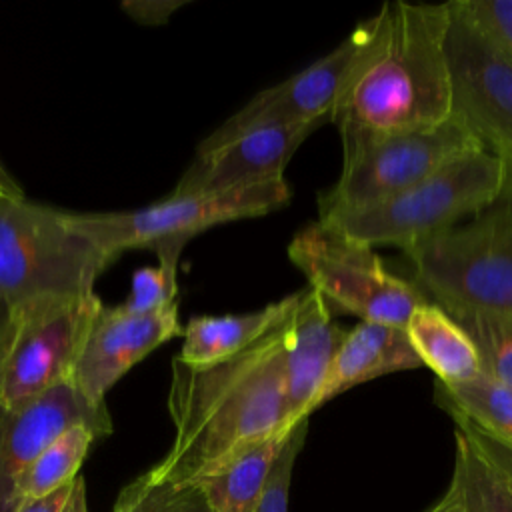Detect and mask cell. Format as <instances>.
Here are the masks:
<instances>
[{"instance_id": "1", "label": "cell", "mask_w": 512, "mask_h": 512, "mask_svg": "<svg viewBox=\"0 0 512 512\" xmlns=\"http://www.w3.org/2000/svg\"><path fill=\"white\" fill-rule=\"evenodd\" d=\"M294 314V312H292ZM292 314L236 356L190 366L172 360L168 414L174 438L146 474L154 482H194L254 448L286 424L284 356Z\"/></svg>"}, {"instance_id": "2", "label": "cell", "mask_w": 512, "mask_h": 512, "mask_svg": "<svg viewBox=\"0 0 512 512\" xmlns=\"http://www.w3.org/2000/svg\"><path fill=\"white\" fill-rule=\"evenodd\" d=\"M450 6L384 2L360 22L330 122L346 132H406L452 116L446 60Z\"/></svg>"}, {"instance_id": "3", "label": "cell", "mask_w": 512, "mask_h": 512, "mask_svg": "<svg viewBox=\"0 0 512 512\" xmlns=\"http://www.w3.org/2000/svg\"><path fill=\"white\" fill-rule=\"evenodd\" d=\"M114 260L70 212L26 196H0V308L6 314L48 298L92 294Z\"/></svg>"}, {"instance_id": "4", "label": "cell", "mask_w": 512, "mask_h": 512, "mask_svg": "<svg viewBox=\"0 0 512 512\" xmlns=\"http://www.w3.org/2000/svg\"><path fill=\"white\" fill-rule=\"evenodd\" d=\"M500 194L502 166L498 158L476 150L374 206L318 220L372 248L396 246L408 252L454 228L460 218L484 212L500 200Z\"/></svg>"}, {"instance_id": "5", "label": "cell", "mask_w": 512, "mask_h": 512, "mask_svg": "<svg viewBox=\"0 0 512 512\" xmlns=\"http://www.w3.org/2000/svg\"><path fill=\"white\" fill-rule=\"evenodd\" d=\"M414 284L446 314L512 318V200L404 252Z\"/></svg>"}, {"instance_id": "6", "label": "cell", "mask_w": 512, "mask_h": 512, "mask_svg": "<svg viewBox=\"0 0 512 512\" xmlns=\"http://www.w3.org/2000/svg\"><path fill=\"white\" fill-rule=\"evenodd\" d=\"M340 142L342 170L336 182L318 194V218L374 206L448 162L484 150L456 114L426 130L346 132Z\"/></svg>"}, {"instance_id": "7", "label": "cell", "mask_w": 512, "mask_h": 512, "mask_svg": "<svg viewBox=\"0 0 512 512\" xmlns=\"http://www.w3.org/2000/svg\"><path fill=\"white\" fill-rule=\"evenodd\" d=\"M290 196L288 182L276 180L218 194H170L136 210L70 212V220L116 258L130 248H150L160 264L178 268L186 242L196 234L280 210Z\"/></svg>"}, {"instance_id": "8", "label": "cell", "mask_w": 512, "mask_h": 512, "mask_svg": "<svg viewBox=\"0 0 512 512\" xmlns=\"http://www.w3.org/2000/svg\"><path fill=\"white\" fill-rule=\"evenodd\" d=\"M288 258L330 308L366 322L406 326L410 314L428 302L414 282L392 274L372 246L324 220L294 234Z\"/></svg>"}, {"instance_id": "9", "label": "cell", "mask_w": 512, "mask_h": 512, "mask_svg": "<svg viewBox=\"0 0 512 512\" xmlns=\"http://www.w3.org/2000/svg\"><path fill=\"white\" fill-rule=\"evenodd\" d=\"M102 304L92 292L40 300L8 314L0 346V402L18 408L72 380Z\"/></svg>"}, {"instance_id": "10", "label": "cell", "mask_w": 512, "mask_h": 512, "mask_svg": "<svg viewBox=\"0 0 512 512\" xmlns=\"http://www.w3.org/2000/svg\"><path fill=\"white\" fill-rule=\"evenodd\" d=\"M446 60L452 86V114L476 136L502 166V194L512 200V60L484 38L470 20L448 2Z\"/></svg>"}, {"instance_id": "11", "label": "cell", "mask_w": 512, "mask_h": 512, "mask_svg": "<svg viewBox=\"0 0 512 512\" xmlns=\"http://www.w3.org/2000/svg\"><path fill=\"white\" fill-rule=\"evenodd\" d=\"M78 424L92 428L98 440L114 430L106 404L86 400L72 380L18 408L0 402V512H16L22 504L14 492L16 478L60 434Z\"/></svg>"}, {"instance_id": "12", "label": "cell", "mask_w": 512, "mask_h": 512, "mask_svg": "<svg viewBox=\"0 0 512 512\" xmlns=\"http://www.w3.org/2000/svg\"><path fill=\"white\" fill-rule=\"evenodd\" d=\"M328 120L264 126L218 144H198L172 194H218L284 180L300 144Z\"/></svg>"}, {"instance_id": "13", "label": "cell", "mask_w": 512, "mask_h": 512, "mask_svg": "<svg viewBox=\"0 0 512 512\" xmlns=\"http://www.w3.org/2000/svg\"><path fill=\"white\" fill-rule=\"evenodd\" d=\"M182 334L178 302L148 314L122 304H102L76 362L72 384L92 404H106V392L160 344Z\"/></svg>"}, {"instance_id": "14", "label": "cell", "mask_w": 512, "mask_h": 512, "mask_svg": "<svg viewBox=\"0 0 512 512\" xmlns=\"http://www.w3.org/2000/svg\"><path fill=\"white\" fill-rule=\"evenodd\" d=\"M352 38L348 36L334 50L308 64L290 78L258 92L238 112L228 116L200 144H218L248 130L280 124H302L328 120L336 102L342 76L352 56Z\"/></svg>"}, {"instance_id": "15", "label": "cell", "mask_w": 512, "mask_h": 512, "mask_svg": "<svg viewBox=\"0 0 512 512\" xmlns=\"http://www.w3.org/2000/svg\"><path fill=\"white\" fill-rule=\"evenodd\" d=\"M346 330L334 322L332 308L310 286L290 318L284 356V408L286 424L296 426L318 408L328 370Z\"/></svg>"}, {"instance_id": "16", "label": "cell", "mask_w": 512, "mask_h": 512, "mask_svg": "<svg viewBox=\"0 0 512 512\" xmlns=\"http://www.w3.org/2000/svg\"><path fill=\"white\" fill-rule=\"evenodd\" d=\"M420 366L422 362L404 326L360 320L354 328L346 330L338 346L318 398V408L358 384Z\"/></svg>"}, {"instance_id": "17", "label": "cell", "mask_w": 512, "mask_h": 512, "mask_svg": "<svg viewBox=\"0 0 512 512\" xmlns=\"http://www.w3.org/2000/svg\"><path fill=\"white\" fill-rule=\"evenodd\" d=\"M298 300L300 290L244 314L194 316L182 328V348L176 358L190 366H208L228 360L286 320Z\"/></svg>"}, {"instance_id": "18", "label": "cell", "mask_w": 512, "mask_h": 512, "mask_svg": "<svg viewBox=\"0 0 512 512\" xmlns=\"http://www.w3.org/2000/svg\"><path fill=\"white\" fill-rule=\"evenodd\" d=\"M404 328L422 366H428L436 380L452 384L482 372L476 344L438 304H420Z\"/></svg>"}, {"instance_id": "19", "label": "cell", "mask_w": 512, "mask_h": 512, "mask_svg": "<svg viewBox=\"0 0 512 512\" xmlns=\"http://www.w3.org/2000/svg\"><path fill=\"white\" fill-rule=\"evenodd\" d=\"M294 430V428H292ZM292 430H280L238 454L214 472L194 480L212 512H256L270 470Z\"/></svg>"}, {"instance_id": "20", "label": "cell", "mask_w": 512, "mask_h": 512, "mask_svg": "<svg viewBox=\"0 0 512 512\" xmlns=\"http://www.w3.org/2000/svg\"><path fill=\"white\" fill-rule=\"evenodd\" d=\"M456 456L450 484L462 512H512V480L454 424Z\"/></svg>"}, {"instance_id": "21", "label": "cell", "mask_w": 512, "mask_h": 512, "mask_svg": "<svg viewBox=\"0 0 512 512\" xmlns=\"http://www.w3.org/2000/svg\"><path fill=\"white\" fill-rule=\"evenodd\" d=\"M434 400L466 416L478 428L512 444V386L480 372L470 380L444 384L436 380Z\"/></svg>"}, {"instance_id": "22", "label": "cell", "mask_w": 512, "mask_h": 512, "mask_svg": "<svg viewBox=\"0 0 512 512\" xmlns=\"http://www.w3.org/2000/svg\"><path fill=\"white\" fill-rule=\"evenodd\" d=\"M96 440V432L84 424L68 428L16 478V498L20 502L26 498H42L70 484L78 476V470Z\"/></svg>"}, {"instance_id": "23", "label": "cell", "mask_w": 512, "mask_h": 512, "mask_svg": "<svg viewBox=\"0 0 512 512\" xmlns=\"http://www.w3.org/2000/svg\"><path fill=\"white\" fill-rule=\"evenodd\" d=\"M114 512H212L206 496L194 484L154 482L148 474L126 484L114 504Z\"/></svg>"}, {"instance_id": "24", "label": "cell", "mask_w": 512, "mask_h": 512, "mask_svg": "<svg viewBox=\"0 0 512 512\" xmlns=\"http://www.w3.org/2000/svg\"><path fill=\"white\" fill-rule=\"evenodd\" d=\"M450 316L476 344L482 372L512 386V318L478 312Z\"/></svg>"}, {"instance_id": "25", "label": "cell", "mask_w": 512, "mask_h": 512, "mask_svg": "<svg viewBox=\"0 0 512 512\" xmlns=\"http://www.w3.org/2000/svg\"><path fill=\"white\" fill-rule=\"evenodd\" d=\"M178 268L158 264V266H142L132 274V290L130 296L122 302L128 312L148 314L162 310L176 302Z\"/></svg>"}, {"instance_id": "26", "label": "cell", "mask_w": 512, "mask_h": 512, "mask_svg": "<svg viewBox=\"0 0 512 512\" xmlns=\"http://www.w3.org/2000/svg\"><path fill=\"white\" fill-rule=\"evenodd\" d=\"M308 420H300L294 430L290 432L288 440L284 442L270 476L266 480L262 498L256 506V512H288V492H290V482H292V472L296 458L304 446L306 434H308Z\"/></svg>"}, {"instance_id": "27", "label": "cell", "mask_w": 512, "mask_h": 512, "mask_svg": "<svg viewBox=\"0 0 512 512\" xmlns=\"http://www.w3.org/2000/svg\"><path fill=\"white\" fill-rule=\"evenodd\" d=\"M470 24L512 60V0H454Z\"/></svg>"}, {"instance_id": "28", "label": "cell", "mask_w": 512, "mask_h": 512, "mask_svg": "<svg viewBox=\"0 0 512 512\" xmlns=\"http://www.w3.org/2000/svg\"><path fill=\"white\" fill-rule=\"evenodd\" d=\"M444 412L452 418V422L456 426H460L470 438L472 442L512 480V444L478 428L476 424H472L466 416H462L460 412L452 410V408H444Z\"/></svg>"}, {"instance_id": "29", "label": "cell", "mask_w": 512, "mask_h": 512, "mask_svg": "<svg viewBox=\"0 0 512 512\" xmlns=\"http://www.w3.org/2000/svg\"><path fill=\"white\" fill-rule=\"evenodd\" d=\"M186 0H126L122 8L126 14L146 26H160L170 20V16L182 8Z\"/></svg>"}, {"instance_id": "30", "label": "cell", "mask_w": 512, "mask_h": 512, "mask_svg": "<svg viewBox=\"0 0 512 512\" xmlns=\"http://www.w3.org/2000/svg\"><path fill=\"white\" fill-rule=\"evenodd\" d=\"M76 480V478H74ZM74 480L56 492L42 496V498H26L16 508V512H66V506L74 492Z\"/></svg>"}, {"instance_id": "31", "label": "cell", "mask_w": 512, "mask_h": 512, "mask_svg": "<svg viewBox=\"0 0 512 512\" xmlns=\"http://www.w3.org/2000/svg\"><path fill=\"white\" fill-rule=\"evenodd\" d=\"M0 196H6V198H22L24 196V190L22 186L14 180V176L6 170V166L2 164L0 160Z\"/></svg>"}, {"instance_id": "32", "label": "cell", "mask_w": 512, "mask_h": 512, "mask_svg": "<svg viewBox=\"0 0 512 512\" xmlns=\"http://www.w3.org/2000/svg\"><path fill=\"white\" fill-rule=\"evenodd\" d=\"M66 512H86V488H84V478L80 474L74 480V492L66 506Z\"/></svg>"}, {"instance_id": "33", "label": "cell", "mask_w": 512, "mask_h": 512, "mask_svg": "<svg viewBox=\"0 0 512 512\" xmlns=\"http://www.w3.org/2000/svg\"><path fill=\"white\" fill-rule=\"evenodd\" d=\"M428 512H462V506H460V498H458V492L456 488L450 484L446 494L438 500V504H434L432 510Z\"/></svg>"}, {"instance_id": "34", "label": "cell", "mask_w": 512, "mask_h": 512, "mask_svg": "<svg viewBox=\"0 0 512 512\" xmlns=\"http://www.w3.org/2000/svg\"><path fill=\"white\" fill-rule=\"evenodd\" d=\"M6 324H8V314L0 308V346L4 340V332H6Z\"/></svg>"}]
</instances>
